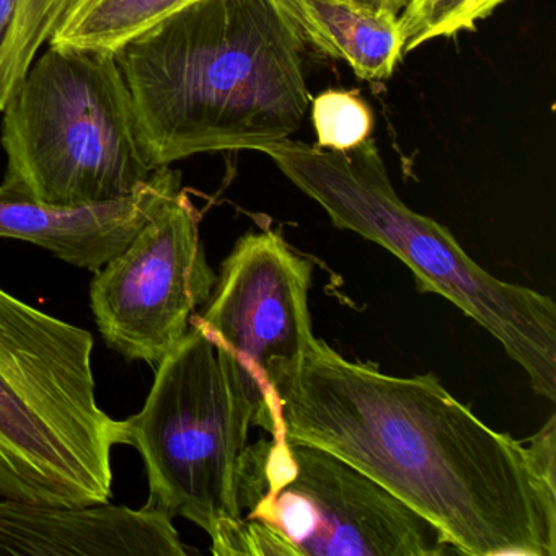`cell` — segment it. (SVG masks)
Returning <instances> with one entry per match:
<instances>
[{
	"instance_id": "9a60e30c",
	"label": "cell",
	"mask_w": 556,
	"mask_h": 556,
	"mask_svg": "<svg viewBox=\"0 0 556 556\" xmlns=\"http://www.w3.org/2000/svg\"><path fill=\"white\" fill-rule=\"evenodd\" d=\"M506 0H409L400 15L403 53L435 38L455 37L473 30Z\"/></svg>"
},
{
	"instance_id": "e0dca14e",
	"label": "cell",
	"mask_w": 556,
	"mask_h": 556,
	"mask_svg": "<svg viewBox=\"0 0 556 556\" xmlns=\"http://www.w3.org/2000/svg\"><path fill=\"white\" fill-rule=\"evenodd\" d=\"M18 0H0V50L4 47L12 25H14L15 14H17Z\"/></svg>"
},
{
	"instance_id": "ba28073f",
	"label": "cell",
	"mask_w": 556,
	"mask_h": 556,
	"mask_svg": "<svg viewBox=\"0 0 556 556\" xmlns=\"http://www.w3.org/2000/svg\"><path fill=\"white\" fill-rule=\"evenodd\" d=\"M187 191L168 198L138 236L96 273L90 305L103 340L129 361L157 367L190 330L217 275Z\"/></svg>"
},
{
	"instance_id": "2e32d148",
	"label": "cell",
	"mask_w": 556,
	"mask_h": 556,
	"mask_svg": "<svg viewBox=\"0 0 556 556\" xmlns=\"http://www.w3.org/2000/svg\"><path fill=\"white\" fill-rule=\"evenodd\" d=\"M317 146L327 151L348 152L369 141L374 112L369 103L348 90H327L312 103Z\"/></svg>"
},
{
	"instance_id": "3957f363",
	"label": "cell",
	"mask_w": 556,
	"mask_h": 556,
	"mask_svg": "<svg viewBox=\"0 0 556 556\" xmlns=\"http://www.w3.org/2000/svg\"><path fill=\"white\" fill-rule=\"evenodd\" d=\"M337 229L389 250L419 291L442 295L493 334L522 367L533 392L556 402V304L481 268L451 232L396 194L372 139L348 152L291 138L263 151Z\"/></svg>"
},
{
	"instance_id": "ac0fdd59",
	"label": "cell",
	"mask_w": 556,
	"mask_h": 556,
	"mask_svg": "<svg viewBox=\"0 0 556 556\" xmlns=\"http://www.w3.org/2000/svg\"><path fill=\"white\" fill-rule=\"evenodd\" d=\"M366 2H370V4L380 5V8L390 9V11L400 12L408 5L409 0H366Z\"/></svg>"
},
{
	"instance_id": "5bb4252c",
	"label": "cell",
	"mask_w": 556,
	"mask_h": 556,
	"mask_svg": "<svg viewBox=\"0 0 556 556\" xmlns=\"http://www.w3.org/2000/svg\"><path fill=\"white\" fill-rule=\"evenodd\" d=\"M67 0H18L11 34L0 50V112L48 45Z\"/></svg>"
},
{
	"instance_id": "8992f818",
	"label": "cell",
	"mask_w": 556,
	"mask_h": 556,
	"mask_svg": "<svg viewBox=\"0 0 556 556\" xmlns=\"http://www.w3.org/2000/svg\"><path fill=\"white\" fill-rule=\"evenodd\" d=\"M4 187L48 204L129 197L154 174L115 54L50 47L2 110Z\"/></svg>"
},
{
	"instance_id": "4fadbf2b",
	"label": "cell",
	"mask_w": 556,
	"mask_h": 556,
	"mask_svg": "<svg viewBox=\"0 0 556 556\" xmlns=\"http://www.w3.org/2000/svg\"><path fill=\"white\" fill-rule=\"evenodd\" d=\"M194 0H67L48 45L115 54Z\"/></svg>"
},
{
	"instance_id": "30bf717a",
	"label": "cell",
	"mask_w": 556,
	"mask_h": 556,
	"mask_svg": "<svg viewBox=\"0 0 556 556\" xmlns=\"http://www.w3.org/2000/svg\"><path fill=\"white\" fill-rule=\"evenodd\" d=\"M0 555L187 556L172 517L110 503L54 506L0 500Z\"/></svg>"
},
{
	"instance_id": "7a4b0ae2",
	"label": "cell",
	"mask_w": 556,
	"mask_h": 556,
	"mask_svg": "<svg viewBox=\"0 0 556 556\" xmlns=\"http://www.w3.org/2000/svg\"><path fill=\"white\" fill-rule=\"evenodd\" d=\"M115 58L154 170L263 152L301 128L311 103L304 40L275 0H194Z\"/></svg>"
},
{
	"instance_id": "5b68a950",
	"label": "cell",
	"mask_w": 556,
	"mask_h": 556,
	"mask_svg": "<svg viewBox=\"0 0 556 556\" xmlns=\"http://www.w3.org/2000/svg\"><path fill=\"white\" fill-rule=\"evenodd\" d=\"M253 425L271 429L262 387L194 324L159 364L141 412L125 421L148 470L149 506L197 523L217 556L240 552V478Z\"/></svg>"
},
{
	"instance_id": "7c38bea8",
	"label": "cell",
	"mask_w": 556,
	"mask_h": 556,
	"mask_svg": "<svg viewBox=\"0 0 556 556\" xmlns=\"http://www.w3.org/2000/svg\"><path fill=\"white\" fill-rule=\"evenodd\" d=\"M299 37L359 79L387 80L403 58L400 14L366 0H275Z\"/></svg>"
},
{
	"instance_id": "8fae6325",
	"label": "cell",
	"mask_w": 556,
	"mask_h": 556,
	"mask_svg": "<svg viewBox=\"0 0 556 556\" xmlns=\"http://www.w3.org/2000/svg\"><path fill=\"white\" fill-rule=\"evenodd\" d=\"M180 190V172L170 167L155 170L129 197L76 206L43 203L0 185V237L27 240L63 262L97 273Z\"/></svg>"
},
{
	"instance_id": "52a82bcc",
	"label": "cell",
	"mask_w": 556,
	"mask_h": 556,
	"mask_svg": "<svg viewBox=\"0 0 556 556\" xmlns=\"http://www.w3.org/2000/svg\"><path fill=\"white\" fill-rule=\"evenodd\" d=\"M240 507L265 556H442L441 532L337 455L271 435L249 444Z\"/></svg>"
},
{
	"instance_id": "277c9868",
	"label": "cell",
	"mask_w": 556,
	"mask_h": 556,
	"mask_svg": "<svg viewBox=\"0 0 556 556\" xmlns=\"http://www.w3.org/2000/svg\"><path fill=\"white\" fill-rule=\"evenodd\" d=\"M92 353L90 331L0 289V497L109 503L128 438L97 403Z\"/></svg>"
},
{
	"instance_id": "6da1fadb",
	"label": "cell",
	"mask_w": 556,
	"mask_h": 556,
	"mask_svg": "<svg viewBox=\"0 0 556 556\" xmlns=\"http://www.w3.org/2000/svg\"><path fill=\"white\" fill-rule=\"evenodd\" d=\"M269 416V435L353 465L458 555L556 556L555 416L526 445L432 374L392 376L317 337L276 383Z\"/></svg>"
},
{
	"instance_id": "9c48e42d",
	"label": "cell",
	"mask_w": 556,
	"mask_h": 556,
	"mask_svg": "<svg viewBox=\"0 0 556 556\" xmlns=\"http://www.w3.org/2000/svg\"><path fill=\"white\" fill-rule=\"evenodd\" d=\"M312 263L275 230L247 232L233 245L198 325L255 377L271 405L273 389L314 341L308 292ZM271 419V418H269Z\"/></svg>"
}]
</instances>
